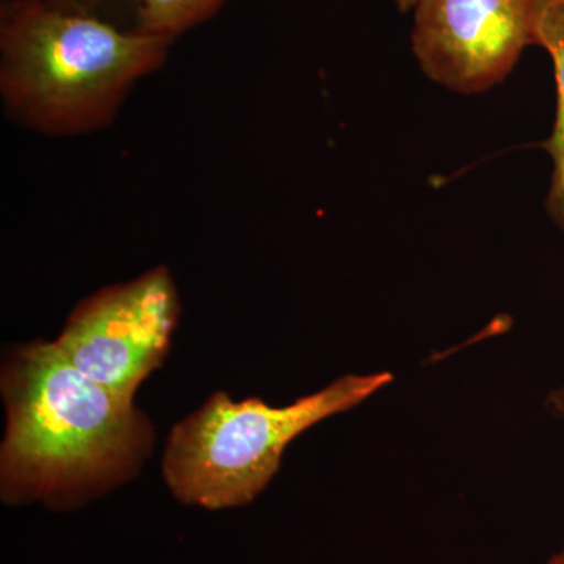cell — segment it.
Instances as JSON below:
<instances>
[{"instance_id":"1","label":"cell","mask_w":564,"mask_h":564,"mask_svg":"<svg viewBox=\"0 0 564 564\" xmlns=\"http://www.w3.org/2000/svg\"><path fill=\"white\" fill-rule=\"evenodd\" d=\"M172 44L47 0H2L0 90L9 109L41 132L93 131L113 120L137 80L161 68Z\"/></svg>"},{"instance_id":"2","label":"cell","mask_w":564,"mask_h":564,"mask_svg":"<svg viewBox=\"0 0 564 564\" xmlns=\"http://www.w3.org/2000/svg\"><path fill=\"white\" fill-rule=\"evenodd\" d=\"M3 391L6 494L54 496L99 484L120 474L143 445L133 403L82 373L55 343L24 348Z\"/></svg>"},{"instance_id":"3","label":"cell","mask_w":564,"mask_h":564,"mask_svg":"<svg viewBox=\"0 0 564 564\" xmlns=\"http://www.w3.org/2000/svg\"><path fill=\"white\" fill-rule=\"evenodd\" d=\"M392 381L388 370L344 375L282 408L262 400L232 402L217 392L174 426L163 474L185 503L217 510L251 502L278 473L285 447L296 436L366 402Z\"/></svg>"},{"instance_id":"4","label":"cell","mask_w":564,"mask_h":564,"mask_svg":"<svg viewBox=\"0 0 564 564\" xmlns=\"http://www.w3.org/2000/svg\"><path fill=\"white\" fill-rule=\"evenodd\" d=\"M177 310L172 276L154 269L82 303L55 344L82 373L133 403L169 350Z\"/></svg>"},{"instance_id":"5","label":"cell","mask_w":564,"mask_h":564,"mask_svg":"<svg viewBox=\"0 0 564 564\" xmlns=\"http://www.w3.org/2000/svg\"><path fill=\"white\" fill-rule=\"evenodd\" d=\"M532 18L533 0H419L413 51L437 84L485 91L533 46Z\"/></svg>"},{"instance_id":"6","label":"cell","mask_w":564,"mask_h":564,"mask_svg":"<svg viewBox=\"0 0 564 564\" xmlns=\"http://www.w3.org/2000/svg\"><path fill=\"white\" fill-rule=\"evenodd\" d=\"M532 29L534 46L543 47L554 65L555 122L551 137L543 143L554 170L545 209L564 231V0H533Z\"/></svg>"},{"instance_id":"7","label":"cell","mask_w":564,"mask_h":564,"mask_svg":"<svg viewBox=\"0 0 564 564\" xmlns=\"http://www.w3.org/2000/svg\"><path fill=\"white\" fill-rule=\"evenodd\" d=\"M135 31L173 41L182 33L209 21L226 0H133Z\"/></svg>"},{"instance_id":"8","label":"cell","mask_w":564,"mask_h":564,"mask_svg":"<svg viewBox=\"0 0 564 564\" xmlns=\"http://www.w3.org/2000/svg\"><path fill=\"white\" fill-rule=\"evenodd\" d=\"M106 2L107 0H47L54 9L80 14H96Z\"/></svg>"},{"instance_id":"9","label":"cell","mask_w":564,"mask_h":564,"mask_svg":"<svg viewBox=\"0 0 564 564\" xmlns=\"http://www.w3.org/2000/svg\"><path fill=\"white\" fill-rule=\"evenodd\" d=\"M544 404L549 414L564 422V384L549 391Z\"/></svg>"},{"instance_id":"10","label":"cell","mask_w":564,"mask_h":564,"mask_svg":"<svg viewBox=\"0 0 564 564\" xmlns=\"http://www.w3.org/2000/svg\"><path fill=\"white\" fill-rule=\"evenodd\" d=\"M397 7H399L400 11H410L415 9L419 0H395Z\"/></svg>"},{"instance_id":"11","label":"cell","mask_w":564,"mask_h":564,"mask_svg":"<svg viewBox=\"0 0 564 564\" xmlns=\"http://www.w3.org/2000/svg\"><path fill=\"white\" fill-rule=\"evenodd\" d=\"M547 564H564V541L560 551H556L555 554L551 556Z\"/></svg>"}]
</instances>
